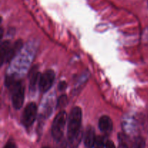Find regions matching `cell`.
Here are the masks:
<instances>
[{"instance_id":"obj_1","label":"cell","mask_w":148,"mask_h":148,"mask_svg":"<svg viewBox=\"0 0 148 148\" xmlns=\"http://www.w3.org/2000/svg\"><path fill=\"white\" fill-rule=\"evenodd\" d=\"M82 110L79 107H75L69 117L67 129L68 145L69 148H77L82 138Z\"/></svg>"},{"instance_id":"obj_2","label":"cell","mask_w":148,"mask_h":148,"mask_svg":"<svg viewBox=\"0 0 148 148\" xmlns=\"http://www.w3.org/2000/svg\"><path fill=\"white\" fill-rule=\"evenodd\" d=\"M5 82L11 90L13 106L16 109H20L24 102V87L20 81H17L13 77H7Z\"/></svg>"},{"instance_id":"obj_3","label":"cell","mask_w":148,"mask_h":148,"mask_svg":"<svg viewBox=\"0 0 148 148\" xmlns=\"http://www.w3.org/2000/svg\"><path fill=\"white\" fill-rule=\"evenodd\" d=\"M67 115L64 111H62L56 115L53 119L51 127V134L56 141L63 138L64 130L66 125Z\"/></svg>"},{"instance_id":"obj_4","label":"cell","mask_w":148,"mask_h":148,"mask_svg":"<svg viewBox=\"0 0 148 148\" xmlns=\"http://www.w3.org/2000/svg\"><path fill=\"white\" fill-rule=\"evenodd\" d=\"M37 115V106L35 103H30L26 106L22 117V122L25 127H29L33 124Z\"/></svg>"},{"instance_id":"obj_5","label":"cell","mask_w":148,"mask_h":148,"mask_svg":"<svg viewBox=\"0 0 148 148\" xmlns=\"http://www.w3.org/2000/svg\"><path fill=\"white\" fill-rule=\"evenodd\" d=\"M55 79V73L51 69L46 70L40 75L39 80V89L42 92H46L51 88Z\"/></svg>"},{"instance_id":"obj_6","label":"cell","mask_w":148,"mask_h":148,"mask_svg":"<svg viewBox=\"0 0 148 148\" xmlns=\"http://www.w3.org/2000/svg\"><path fill=\"white\" fill-rule=\"evenodd\" d=\"M98 127L100 130L105 134H109L113 129L112 120L108 116H103L98 121Z\"/></svg>"},{"instance_id":"obj_7","label":"cell","mask_w":148,"mask_h":148,"mask_svg":"<svg viewBox=\"0 0 148 148\" xmlns=\"http://www.w3.org/2000/svg\"><path fill=\"white\" fill-rule=\"evenodd\" d=\"M95 130L92 127H88L85 131V137H84V143L87 148H93L95 143Z\"/></svg>"},{"instance_id":"obj_8","label":"cell","mask_w":148,"mask_h":148,"mask_svg":"<svg viewBox=\"0 0 148 148\" xmlns=\"http://www.w3.org/2000/svg\"><path fill=\"white\" fill-rule=\"evenodd\" d=\"M22 47H23V41L21 40H17L14 44L12 45L7 55L5 62H10V61L12 60L13 58L15 57L17 53H18V52L21 50Z\"/></svg>"},{"instance_id":"obj_9","label":"cell","mask_w":148,"mask_h":148,"mask_svg":"<svg viewBox=\"0 0 148 148\" xmlns=\"http://www.w3.org/2000/svg\"><path fill=\"white\" fill-rule=\"evenodd\" d=\"M40 77V75L39 74L38 71L37 70V69L36 68L33 69L30 77V88L31 90L36 89V85H37L38 83H39Z\"/></svg>"},{"instance_id":"obj_10","label":"cell","mask_w":148,"mask_h":148,"mask_svg":"<svg viewBox=\"0 0 148 148\" xmlns=\"http://www.w3.org/2000/svg\"><path fill=\"white\" fill-rule=\"evenodd\" d=\"M11 43L8 40L2 42L1 45V51H0V56H1V64H3L4 62H5L6 57L8 53L9 50L11 47Z\"/></svg>"},{"instance_id":"obj_11","label":"cell","mask_w":148,"mask_h":148,"mask_svg":"<svg viewBox=\"0 0 148 148\" xmlns=\"http://www.w3.org/2000/svg\"><path fill=\"white\" fill-rule=\"evenodd\" d=\"M106 142L105 137H102V136H98L95 139L93 148H105Z\"/></svg>"},{"instance_id":"obj_12","label":"cell","mask_w":148,"mask_h":148,"mask_svg":"<svg viewBox=\"0 0 148 148\" xmlns=\"http://www.w3.org/2000/svg\"><path fill=\"white\" fill-rule=\"evenodd\" d=\"M145 142L142 137H137L134 140L131 148H145Z\"/></svg>"},{"instance_id":"obj_13","label":"cell","mask_w":148,"mask_h":148,"mask_svg":"<svg viewBox=\"0 0 148 148\" xmlns=\"http://www.w3.org/2000/svg\"><path fill=\"white\" fill-rule=\"evenodd\" d=\"M68 102L67 97H66V95H61L57 101V107L59 108H63L65 106H66Z\"/></svg>"},{"instance_id":"obj_14","label":"cell","mask_w":148,"mask_h":148,"mask_svg":"<svg viewBox=\"0 0 148 148\" xmlns=\"http://www.w3.org/2000/svg\"><path fill=\"white\" fill-rule=\"evenodd\" d=\"M55 148H66V142L64 139L62 138V140L56 141V145Z\"/></svg>"},{"instance_id":"obj_15","label":"cell","mask_w":148,"mask_h":148,"mask_svg":"<svg viewBox=\"0 0 148 148\" xmlns=\"http://www.w3.org/2000/svg\"><path fill=\"white\" fill-rule=\"evenodd\" d=\"M4 148H17L15 143L13 141H9L7 144L5 145Z\"/></svg>"},{"instance_id":"obj_16","label":"cell","mask_w":148,"mask_h":148,"mask_svg":"<svg viewBox=\"0 0 148 148\" xmlns=\"http://www.w3.org/2000/svg\"><path fill=\"white\" fill-rule=\"evenodd\" d=\"M105 148H116V146L112 141H111V140H107Z\"/></svg>"},{"instance_id":"obj_17","label":"cell","mask_w":148,"mask_h":148,"mask_svg":"<svg viewBox=\"0 0 148 148\" xmlns=\"http://www.w3.org/2000/svg\"><path fill=\"white\" fill-rule=\"evenodd\" d=\"M66 87V83L65 82H64V81H62V82H61L60 83H59V89L60 90H63L64 89H65Z\"/></svg>"},{"instance_id":"obj_18","label":"cell","mask_w":148,"mask_h":148,"mask_svg":"<svg viewBox=\"0 0 148 148\" xmlns=\"http://www.w3.org/2000/svg\"><path fill=\"white\" fill-rule=\"evenodd\" d=\"M118 148H129V147L125 143H124V142H121V143H120L119 145Z\"/></svg>"},{"instance_id":"obj_19","label":"cell","mask_w":148,"mask_h":148,"mask_svg":"<svg viewBox=\"0 0 148 148\" xmlns=\"http://www.w3.org/2000/svg\"><path fill=\"white\" fill-rule=\"evenodd\" d=\"M43 148H50V147H43Z\"/></svg>"}]
</instances>
